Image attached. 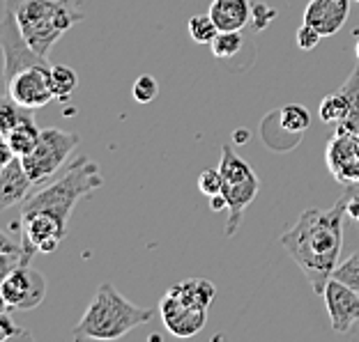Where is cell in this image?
I'll list each match as a JSON object with an SVG mask.
<instances>
[{"label":"cell","mask_w":359,"mask_h":342,"mask_svg":"<svg viewBox=\"0 0 359 342\" xmlns=\"http://www.w3.org/2000/svg\"><path fill=\"white\" fill-rule=\"evenodd\" d=\"M346 216V195H341L332 209H304L295 225L279 239L283 250L302 269L318 294H323L334 269L339 266Z\"/></svg>","instance_id":"1"},{"label":"cell","mask_w":359,"mask_h":342,"mask_svg":"<svg viewBox=\"0 0 359 342\" xmlns=\"http://www.w3.org/2000/svg\"><path fill=\"white\" fill-rule=\"evenodd\" d=\"M154 317L150 308L136 306L109 283L97 287L83 317L72 331L74 340H120Z\"/></svg>","instance_id":"2"},{"label":"cell","mask_w":359,"mask_h":342,"mask_svg":"<svg viewBox=\"0 0 359 342\" xmlns=\"http://www.w3.org/2000/svg\"><path fill=\"white\" fill-rule=\"evenodd\" d=\"M102 184L104 177L100 166L93 159L79 157L58 179H53L44 189L30 193L21 202V214H48L62 227H67L69 214L74 211L76 202L97 191Z\"/></svg>","instance_id":"3"},{"label":"cell","mask_w":359,"mask_h":342,"mask_svg":"<svg viewBox=\"0 0 359 342\" xmlns=\"http://www.w3.org/2000/svg\"><path fill=\"white\" fill-rule=\"evenodd\" d=\"M3 3L12 5L23 37L42 58H48V51L65 32L86 19V14L72 0H3Z\"/></svg>","instance_id":"4"},{"label":"cell","mask_w":359,"mask_h":342,"mask_svg":"<svg viewBox=\"0 0 359 342\" xmlns=\"http://www.w3.org/2000/svg\"><path fill=\"white\" fill-rule=\"evenodd\" d=\"M215 285L205 278H187L170 287L159 304L164 327L175 338H194L208 324V308L215 299Z\"/></svg>","instance_id":"5"},{"label":"cell","mask_w":359,"mask_h":342,"mask_svg":"<svg viewBox=\"0 0 359 342\" xmlns=\"http://www.w3.org/2000/svg\"><path fill=\"white\" fill-rule=\"evenodd\" d=\"M219 173H222V179H224L222 193L228 200L226 237H233L242 223L244 209L256 200V195L260 191V182H258V175L251 170V166L233 152L231 145H224L222 148Z\"/></svg>","instance_id":"6"},{"label":"cell","mask_w":359,"mask_h":342,"mask_svg":"<svg viewBox=\"0 0 359 342\" xmlns=\"http://www.w3.org/2000/svg\"><path fill=\"white\" fill-rule=\"evenodd\" d=\"M81 143V136L74 131H65L58 127H46L42 129L37 148L30 154H26L23 166H26L30 179L35 184L46 182L48 177H53L62 168L65 161L69 159V154Z\"/></svg>","instance_id":"7"},{"label":"cell","mask_w":359,"mask_h":342,"mask_svg":"<svg viewBox=\"0 0 359 342\" xmlns=\"http://www.w3.org/2000/svg\"><path fill=\"white\" fill-rule=\"evenodd\" d=\"M0 46H3V55H5V69H3L5 85L10 83V78L14 74H19L23 69L37 67V64H48V58H42L37 51H32V46L26 42L12 5L7 3H3V19H0Z\"/></svg>","instance_id":"8"},{"label":"cell","mask_w":359,"mask_h":342,"mask_svg":"<svg viewBox=\"0 0 359 342\" xmlns=\"http://www.w3.org/2000/svg\"><path fill=\"white\" fill-rule=\"evenodd\" d=\"M46 278L30 264L16 266L0 283V299L5 311H35L46 299Z\"/></svg>","instance_id":"9"},{"label":"cell","mask_w":359,"mask_h":342,"mask_svg":"<svg viewBox=\"0 0 359 342\" xmlns=\"http://www.w3.org/2000/svg\"><path fill=\"white\" fill-rule=\"evenodd\" d=\"M51 67L53 64H37V67L19 71L5 85V92L23 108H42L51 99H55L51 87Z\"/></svg>","instance_id":"10"},{"label":"cell","mask_w":359,"mask_h":342,"mask_svg":"<svg viewBox=\"0 0 359 342\" xmlns=\"http://www.w3.org/2000/svg\"><path fill=\"white\" fill-rule=\"evenodd\" d=\"M327 170L344 186L359 184V136L353 131H337L327 145Z\"/></svg>","instance_id":"11"},{"label":"cell","mask_w":359,"mask_h":342,"mask_svg":"<svg viewBox=\"0 0 359 342\" xmlns=\"http://www.w3.org/2000/svg\"><path fill=\"white\" fill-rule=\"evenodd\" d=\"M325 306L332 322V329L337 333H350L359 322V292L348 287L337 278H330L325 285Z\"/></svg>","instance_id":"12"},{"label":"cell","mask_w":359,"mask_h":342,"mask_svg":"<svg viewBox=\"0 0 359 342\" xmlns=\"http://www.w3.org/2000/svg\"><path fill=\"white\" fill-rule=\"evenodd\" d=\"M350 0H311L304 10V23L316 28L323 37H332L346 26Z\"/></svg>","instance_id":"13"},{"label":"cell","mask_w":359,"mask_h":342,"mask_svg":"<svg viewBox=\"0 0 359 342\" xmlns=\"http://www.w3.org/2000/svg\"><path fill=\"white\" fill-rule=\"evenodd\" d=\"M32 184L35 182L30 179L21 157H14L12 161L3 164V170H0V207L10 209L14 205H21L30 195Z\"/></svg>","instance_id":"14"},{"label":"cell","mask_w":359,"mask_h":342,"mask_svg":"<svg viewBox=\"0 0 359 342\" xmlns=\"http://www.w3.org/2000/svg\"><path fill=\"white\" fill-rule=\"evenodd\" d=\"M210 16L219 30H242L251 21L249 0H212Z\"/></svg>","instance_id":"15"},{"label":"cell","mask_w":359,"mask_h":342,"mask_svg":"<svg viewBox=\"0 0 359 342\" xmlns=\"http://www.w3.org/2000/svg\"><path fill=\"white\" fill-rule=\"evenodd\" d=\"M39 136H42V129H37L35 120H32V115H30L23 122H19L12 131H7L3 136V141L10 145L16 157H26V154H30L32 150L37 148Z\"/></svg>","instance_id":"16"},{"label":"cell","mask_w":359,"mask_h":342,"mask_svg":"<svg viewBox=\"0 0 359 342\" xmlns=\"http://www.w3.org/2000/svg\"><path fill=\"white\" fill-rule=\"evenodd\" d=\"M339 92L346 97L350 113H348V120L341 122V124L337 127V131H353V134H357L359 131V67L353 69V74L346 78V83L341 85Z\"/></svg>","instance_id":"17"},{"label":"cell","mask_w":359,"mask_h":342,"mask_svg":"<svg viewBox=\"0 0 359 342\" xmlns=\"http://www.w3.org/2000/svg\"><path fill=\"white\" fill-rule=\"evenodd\" d=\"M274 115H276V120H279V124L285 129V131L297 134V136L304 134L309 129V124H311V115H309V111L304 108V106H299V104L283 106V108L276 111Z\"/></svg>","instance_id":"18"},{"label":"cell","mask_w":359,"mask_h":342,"mask_svg":"<svg viewBox=\"0 0 359 342\" xmlns=\"http://www.w3.org/2000/svg\"><path fill=\"white\" fill-rule=\"evenodd\" d=\"M51 87L53 97L58 101H67L72 92L79 87V76L76 71L67 67V64H53L51 67Z\"/></svg>","instance_id":"19"},{"label":"cell","mask_w":359,"mask_h":342,"mask_svg":"<svg viewBox=\"0 0 359 342\" xmlns=\"http://www.w3.org/2000/svg\"><path fill=\"white\" fill-rule=\"evenodd\" d=\"M348 101L346 97L341 92H334V94H327L325 99L320 101V108H318V115L325 122V124H341V122L348 120Z\"/></svg>","instance_id":"20"},{"label":"cell","mask_w":359,"mask_h":342,"mask_svg":"<svg viewBox=\"0 0 359 342\" xmlns=\"http://www.w3.org/2000/svg\"><path fill=\"white\" fill-rule=\"evenodd\" d=\"M242 44H244L242 30H219V35L215 37V42L210 44V48H212V53H215V58L228 60L242 51Z\"/></svg>","instance_id":"21"},{"label":"cell","mask_w":359,"mask_h":342,"mask_svg":"<svg viewBox=\"0 0 359 342\" xmlns=\"http://www.w3.org/2000/svg\"><path fill=\"white\" fill-rule=\"evenodd\" d=\"M21 264H30L26 259V253H23L21 241H12L10 234L3 232V243H0V269H3V278Z\"/></svg>","instance_id":"22"},{"label":"cell","mask_w":359,"mask_h":342,"mask_svg":"<svg viewBox=\"0 0 359 342\" xmlns=\"http://www.w3.org/2000/svg\"><path fill=\"white\" fill-rule=\"evenodd\" d=\"M187 30L196 44H212L215 37L219 35V26L215 23V19L208 14H194L189 23H187Z\"/></svg>","instance_id":"23"},{"label":"cell","mask_w":359,"mask_h":342,"mask_svg":"<svg viewBox=\"0 0 359 342\" xmlns=\"http://www.w3.org/2000/svg\"><path fill=\"white\" fill-rule=\"evenodd\" d=\"M0 134H7L12 131V129L19 124V122H23L26 117H30V113H26L28 108H23V106H19L10 94H3V104H0Z\"/></svg>","instance_id":"24"},{"label":"cell","mask_w":359,"mask_h":342,"mask_svg":"<svg viewBox=\"0 0 359 342\" xmlns=\"http://www.w3.org/2000/svg\"><path fill=\"white\" fill-rule=\"evenodd\" d=\"M332 278H337L344 285H348V287L359 292V253L350 255L346 262H341L337 269H334Z\"/></svg>","instance_id":"25"},{"label":"cell","mask_w":359,"mask_h":342,"mask_svg":"<svg viewBox=\"0 0 359 342\" xmlns=\"http://www.w3.org/2000/svg\"><path fill=\"white\" fill-rule=\"evenodd\" d=\"M132 94H134V99H136L138 104H150V101H154V99H157V94H159L157 80H154L150 74L138 76V78L134 80Z\"/></svg>","instance_id":"26"},{"label":"cell","mask_w":359,"mask_h":342,"mask_svg":"<svg viewBox=\"0 0 359 342\" xmlns=\"http://www.w3.org/2000/svg\"><path fill=\"white\" fill-rule=\"evenodd\" d=\"M224 189V179H222V173H219V168H208L203 170V173L198 175V191L203 195H208V198H212V195H219Z\"/></svg>","instance_id":"27"},{"label":"cell","mask_w":359,"mask_h":342,"mask_svg":"<svg viewBox=\"0 0 359 342\" xmlns=\"http://www.w3.org/2000/svg\"><path fill=\"white\" fill-rule=\"evenodd\" d=\"M276 12L274 7H269L265 3H256V5H251V21H254V28L260 32V30H265L269 23H272L276 19Z\"/></svg>","instance_id":"28"},{"label":"cell","mask_w":359,"mask_h":342,"mask_svg":"<svg viewBox=\"0 0 359 342\" xmlns=\"http://www.w3.org/2000/svg\"><path fill=\"white\" fill-rule=\"evenodd\" d=\"M320 39H323V35L316 28H311L309 23H302V28L297 30L295 42H297V46L302 48V51H313Z\"/></svg>","instance_id":"29"},{"label":"cell","mask_w":359,"mask_h":342,"mask_svg":"<svg viewBox=\"0 0 359 342\" xmlns=\"http://www.w3.org/2000/svg\"><path fill=\"white\" fill-rule=\"evenodd\" d=\"M0 340H10V338H19V336H28L26 331L19 329V327H14V322H12V317H10V311H5L3 308V315H0Z\"/></svg>","instance_id":"30"},{"label":"cell","mask_w":359,"mask_h":342,"mask_svg":"<svg viewBox=\"0 0 359 342\" xmlns=\"http://www.w3.org/2000/svg\"><path fill=\"white\" fill-rule=\"evenodd\" d=\"M210 207H212V211H224V209H228V200L224 198V193L212 195V198H210Z\"/></svg>","instance_id":"31"},{"label":"cell","mask_w":359,"mask_h":342,"mask_svg":"<svg viewBox=\"0 0 359 342\" xmlns=\"http://www.w3.org/2000/svg\"><path fill=\"white\" fill-rule=\"evenodd\" d=\"M233 141L238 143V145L249 143V131H247V129H242V131H235V134H233Z\"/></svg>","instance_id":"32"},{"label":"cell","mask_w":359,"mask_h":342,"mask_svg":"<svg viewBox=\"0 0 359 342\" xmlns=\"http://www.w3.org/2000/svg\"><path fill=\"white\" fill-rule=\"evenodd\" d=\"M355 53H357V60H359V42H357V46H355Z\"/></svg>","instance_id":"33"},{"label":"cell","mask_w":359,"mask_h":342,"mask_svg":"<svg viewBox=\"0 0 359 342\" xmlns=\"http://www.w3.org/2000/svg\"><path fill=\"white\" fill-rule=\"evenodd\" d=\"M357 136H359V131H357Z\"/></svg>","instance_id":"34"},{"label":"cell","mask_w":359,"mask_h":342,"mask_svg":"<svg viewBox=\"0 0 359 342\" xmlns=\"http://www.w3.org/2000/svg\"><path fill=\"white\" fill-rule=\"evenodd\" d=\"M357 3H359V0H357Z\"/></svg>","instance_id":"35"}]
</instances>
